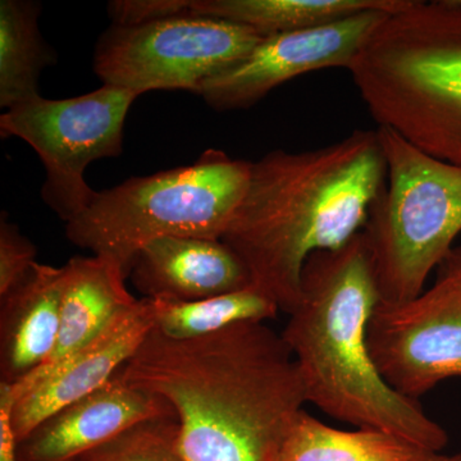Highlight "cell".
Masks as SVG:
<instances>
[{"instance_id":"21","label":"cell","mask_w":461,"mask_h":461,"mask_svg":"<svg viewBox=\"0 0 461 461\" xmlns=\"http://www.w3.org/2000/svg\"><path fill=\"white\" fill-rule=\"evenodd\" d=\"M36 256L35 245L3 213L0 221V297L8 295L25 280L36 263Z\"/></svg>"},{"instance_id":"8","label":"cell","mask_w":461,"mask_h":461,"mask_svg":"<svg viewBox=\"0 0 461 461\" xmlns=\"http://www.w3.org/2000/svg\"><path fill=\"white\" fill-rule=\"evenodd\" d=\"M263 36L221 18L180 14L113 25L96 44L94 71L103 85L133 91L189 90L241 62Z\"/></svg>"},{"instance_id":"16","label":"cell","mask_w":461,"mask_h":461,"mask_svg":"<svg viewBox=\"0 0 461 461\" xmlns=\"http://www.w3.org/2000/svg\"><path fill=\"white\" fill-rule=\"evenodd\" d=\"M408 0H181L184 14L221 18L260 36L314 29L369 11L395 12Z\"/></svg>"},{"instance_id":"3","label":"cell","mask_w":461,"mask_h":461,"mask_svg":"<svg viewBox=\"0 0 461 461\" xmlns=\"http://www.w3.org/2000/svg\"><path fill=\"white\" fill-rule=\"evenodd\" d=\"M379 300L362 232L342 248L309 258L302 297L281 333L302 375L306 402L355 429L384 430L442 453L447 432L420 400L393 390L373 360L368 326Z\"/></svg>"},{"instance_id":"5","label":"cell","mask_w":461,"mask_h":461,"mask_svg":"<svg viewBox=\"0 0 461 461\" xmlns=\"http://www.w3.org/2000/svg\"><path fill=\"white\" fill-rule=\"evenodd\" d=\"M250 171L251 162L208 149L194 165L96 191L89 206L67 222V239L113 259L129 276L139 251L154 240H222L247 193Z\"/></svg>"},{"instance_id":"13","label":"cell","mask_w":461,"mask_h":461,"mask_svg":"<svg viewBox=\"0 0 461 461\" xmlns=\"http://www.w3.org/2000/svg\"><path fill=\"white\" fill-rule=\"evenodd\" d=\"M148 299L195 302L251 286L247 267L222 240L165 236L139 251L129 273Z\"/></svg>"},{"instance_id":"17","label":"cell","mask_w":461,"mask_h":461,"mask_svg":"<svg viewBox=\"0 0 461 461\" xmlns=\"http://www.w3.org/2000/svg\"><path fill=\"white\" fill-rule=\"evenodd\" d=\"M429 454L433 453L384 430L335 429L304 409L275 461H420Z\"/></svg>"},{"instance_id":"2","label":"cell","mask_w":461,"mask_h":461,"mask_svg":"<svg viewBox=\"0 0 461 461\" xmlns=\"http://www.w3.org/2000/svg\"><path fill=\"white\" fill-rule=\"evenodd\" d=\"M377 129L313 150H273L251 162L247 193L222 241L251 285L287 315L302 297L309 258L362 232L386 180Z\"/></svg>"},{"instance_id":"1","label":"cell","mask_w":461,"mask_h":461,"mask_svg":"<svg viewBox=\"0 0 461 461\" xmlns=\"http://www.w3.org/2000/svg\"><path fill=\"white\" fill-rule=\"evenodd\" d=\"M120 373L172 406L185 461H275L308 403L290 348L266 321L191 339L154 329Z\"/></svg>"},{"instance_id":"6","label":"cell","mask_w":461,"mask_h":461,"mask_svg":"<svg viewBox=\"0 0 461 461\" xmlns=\"http://www.w3.org/2000/svg\"><path fill=\"white\" fill-rule=\"evenodd\" d=\"M387 186L362 230L379 302L399 304L423 293L461 235V167L424 153L378 127Z\"/></svg>"},{"instance_id":"23","label":"cell","mask_w":461,"mask_h":461,"mask_svg":"<svg viewBox=\"0 0 461 461\" xmlns=\"http://www.w3.org/2000/svg\"><path fill=\"white\" fill-rule=\"evenodd\" d=\"M420 461H461V454L445 455L442 453H433L427 455Z\"/></svg>"},{"instance_id":"11","label":"cell","mask_w":461,"mask_h":461,"mask_svg":"<svg viewBox=\"0 0 461 461\" xmlns=\"http://www.w3.org/2000/svg\"><path fill=\"white\" fill-rule=\"evenodd\" d=\"M156 329L153 300L142 297L117 315L96 338L14 399L18 442L42 420L108 384Z\"/></svg>"},{"instance_id":"20","label":"cell","mask_w":461,"mask_h":461,"mask_svg":"<svg viewBox=\"0 0 461 461\" xmlns=\"http://www.w3.org/2000/svg\"><path fill=\"white\" fill-rule=\"evenodd\" d=\"M76 461H185L177 418L133 424Z\"/></svg>"},{"instance_id":"14","label":"cell","mask_w":461,"mask_h":461,"mask_svg":"<svg viewBox=\"0 0 461 461\" xmlns=\"http://www.w3.org/2000/svg\"><path fill=\"white\" fill-rule=\"evenodd\" d=\"M62 304L56 348L47 363L17 384L14 399L96 338L118 314L139 299L126 287L129 276L109 258L75 257L63 266Z\"/></svg>"},{"instance_id":"10","label":"cell","mask_w":461,"mask_h":461,"mask_svg":"<svg viewBox=\"0 0 461 461\" xmlns=\"http://www.w3.org/2000/svg\"><path fill=\"white\" fill-rule=\"evenodd\" d=\"M391 12L369 11L314 29L263 36L247 58L204 81L196 94L218 111L253 107L280 85L326 68L348 71Z\"/></svg>"},{"instance_id":"7","label":"cell","mask_w":461,"mask_h":461,"mask_svg":"<svg viewBox=\"0 0 461 461\" xmlns=\"http://www.w3.org/2000/svg\"><path fill=\"white\" fill-rule=\"evenodd\" d=\"M138 98L133 91L103 85L74 98L38 95L0 115L2 138L21 139L41 157L47 173L42 199L66 223L95 196L85 180L87 166L122 153L124 121Z\"/></svg>"},{"instance_id":"19","label":"cell","mask_w":461,"mask_h":461,"mask_svg":"<svg viewBox=\"0 0 461 461\" xmlns=\"http://www.w3.org/2000/svg\"><path fill=\"white\" fill-rule=\"evenodd\" d=\"M151 300L156 312V330L173 339L203 338L244 321H266L280 312L271 297L253 285L226 295L195 302Z\"/></svg>"},{"instance_id":"15","label":"cell","mask_w":461,"mask_h":461,"mask_svg":"<svg viewBox=\"0 0 461 461\" xmlns=\"http://www.w3.org/2000/svg\"><path fill=\"white\" fill-rule=\"evenodd\" d=\"M65 271L36 262L0 297V384H17L50 360L59 332Z\"/></svg>"},{"instance_id":"22","label":"cell","mask_w":461,"mask_h":461,"mask_svg":"<svg viewBox=\"0 0 461 461\" xmlns=\"http://www.w3.org/2000/svg\"><path fill=\"white\" fill-rule=\"evenodd\" d=\"M14 406L12 387L0 384V461H18V439L12 421Z\"/></svg>"},{"instance_id":"4","label":"cell","mask_w":461,"mask_h":461,"mask_svg":"<svg viewBox=\"0 0 461 461\" xmlns=\"http://www.w3.org/2000/svg\"><path fill=\"white\" fill-rule=\"evenodd\" d=\"M348 72L378 127L461 167V0H408Z\"/></svg>"},{"instance_id":"12","label":"cell","mask_w":461,"mask_h":461,"mask_svg":"<svg viewBox=\"0 0 461 461\" xmlns=\"http://www.w3.org/2000/svg\"><path fill=\"white\" fill-rule=\"evenodd\" d=\"M176 417L163 397L132 386L118 372L90 395L41 421L18 442V461H76L133 424Z\"/></svg>"},{"instance_id":"9","label":"cell","mask_w":461,"mask_h":461,"mask_svg":"<svg viewBox=\"0 0 461 461\" xmlns=\"http://www.w3.org/2000/svg\"><path fill=\"white\" fill-rule=\"evenodd\" d=\"M435 282L409 302H379L368 326L373 360L384 381L420 400L445 379L461 377V247Z\"/></svg>"},{"instance_id":"18","label":"cell","mask_w":461,"mask_h":461,"mask_svg":"<svg viewBox=\"0 0 461 461\" xmlns=\"http://www.w3.org/2000/svg\"><path fill=\"white\" fill-rule=\"evenodd\" d=\"M41 5L29 0L0 2V107L9 109L41 95L39 77L54 62L42 41Z\"/></svg>"}]
</instances>
